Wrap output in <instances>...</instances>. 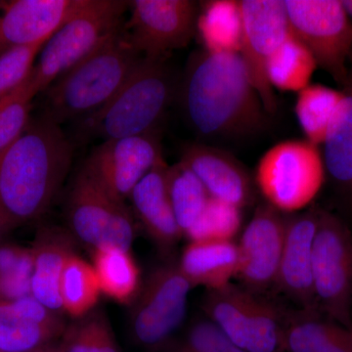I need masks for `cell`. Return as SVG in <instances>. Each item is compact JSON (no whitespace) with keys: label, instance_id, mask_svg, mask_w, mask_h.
<instances>
[{"label":"cell","instance_id":"1","mask_svg":"<svg viewBox=\"0 0 352 352\" xmlns=\"http://www.w3.org/2000/svg\"><path fill=\"white\" fill-rule=\"evenodd\" d=\"M179 90L185 118L201 138L240 140L258 135L270 124L238 53L197 50Z\"/></svg>","mask_w":352,"mask_h":352},{"label":"cell","instance_id":"2","mask_svg":"<svg viewBox=\"0 0 352 352\" xmlns=\"http://www.w3.org/2000/svg\"><path fill=\"white\" fill-rule=\"evenodd\" d=\"M74 144L62 127L41 115L0 151V212L24 226L50 210L71 168Z\"/></svg>","mask_w":352,"mask_h":352},{"label":"cell","instance_id":"3","mask_svg":"<svg viewBox=\"0 0 352 352\" xmlns=\"http://www.w3.org/2000/svg\"><path fill=\"white\" fill-rule=\"evenodd\" d=\"M142 57L124 25L43 92L41 115L60 126L89 117L119 91Z\"/></svg>","mask_w":352,"mask_h":352},{"label":"cell","instance_id":"4","mask_svg":"<svg viewBox=\"0 0 352 352\" xmlns=\"http://www.w3.org/2000/svg\"><path fill=\"white\" fill-rule=\"evenodd\" d=\"M177 91V80L168 58L142 57L113 98L78 122L80 138L106 141L160 131Z\"/></svg>","mask_w":352,"mask_h":352},{"label":"cell","instance_id":"5","mask_svg":"<svg viewBox=\"0 0 352 352\" xmlns=\"http://www.w3.org/2000/svg\"><path fill=\"white\" fill-rule=\"evenodd\" d=\"M129 2L124 0H83L82 6L50 39L41 51L25 82L34 96L43 94L60 76L94 52L124 27Z\"/></svg>","mask_w":352,"mask_h":352},{"label":"cell","instance_id":"6","mask_svg":"<svg viewBox=\"0 0 352 352\" xmlns=\"http://www.w3.org/2000/svg\"><path fill=\"white\" fill-rule=\"evenodd\" d=\"M323 155L305 139H289L270 148L256 166L254 182L265 203L283 214L311 205L326 179Z\"/></svg>","mask_w":352,"mask_h":352},{"label":"cell","instance_id":"7","mask_svg":"<svg viewBox=\"0 0 352 352\" xmlns=\"http://www.w3.org/2000/svg\"><path fill=\"white\" fill-rule=\"evenodd\" d=\"M65 214L69 233L91 252L104 245L131 251L136 236L131 210L82 168L72 183Z\"/></svg>","mask_w":352,"mask_h":352},{"label":"cell","instance_id":"8","mask_svg":"<svg viewBox=\"0 0 352 352\" xmlns=\"http://www.w3.org/2000/svg\"><path fill=\"white\" fill-rule=\"evenodd\" d=\"M312 275L318 307L352 329V235L342 219L319 208Z\"/></svg>","mask_w":352,"mask_h":352},{"label":"cell","instance_id":"9","mask_svg":"<svg viewBox=\"0 0 352 352\" xmlns=\"http://www.w3.org/2000/svg\"><path fill=\"white\" fill-rule=\"evenodd\" d=\"M292 34L317 66L344 87L352 57V25L340 0H284Z\"/></svg>","mask_w":352,"mask_h":352},{"label":"cell","instance_id":"10","mask_svg":"<svg viewBox=\"0 0 352 352\" xmlns=\"http://www.w3.org/2000/svg\"><path fill=\"white\" fill-rule=\"evenodd\" d=\"M192 288L178 264L155 268L131 303L129 328L133 340L147 349L164 346L184 321Z\"/></svg>","mask_w":352,"mask_h":352},{"label":"cell","instance_id":"11","mask_svg":"<svg viewBox=\"0 0 352 352\" xmlns=\"http://www.w3.org/2000/svg\"><path fill=\"white\" fill-rule=\"evenodd\" d=\"M205 311L229 340L245 352H281L283 330L277 310L232 284L208 291Z\"/></svg>","mask_w":352,"mask_h":352},{"label":"cell","instance_id":"12","mask_svg":"<svg viewBox=\"0 0 352 352\" xmlns=\"http://www.w3.org/2000/svg\"><path fill=\"white\" fill-rule=\"evenodd\" d=\"M242 43L240 56L252 85L258 92L268 115L278 110L275 90L266 75L271 56L289 34L284 0H240Z\"/></svg>","mask_w":352,"mask_h":352},{"label":"cell","instance_id":"13","mask_svg":"<svg viewBox=\"0 0 352 352\" xmlns=\"http://www.w3.org/2000/svg\"><path fill=\"white\" fill-rule=\"evenodd\" d=\"M131 16L126 27L129 41L141 56L168 58L186 47L197 34L200 6L192 0L129 1Z\"/></svg>","mask_w":352,"mask_h":352},{"label":"cell","instance_id":"14","mask_svg":"<svg viewBox=\"0 0 352 352\" xmlns=\"http://www.w3.org/2000/svg\"><path fill=\"white\" fill-rule=\"evenodd\" d=\"M161 131L103 141L88 155L82 170L109 194L126 201L132 190L163 159Z\"/></svg>","mask_w":352,"mask_h":352},{"label":"cell","instance_id":"15","mask_svg":"<svg viewBox=\"0 0 352 352\" xmlns=\"http://www.w3.org/2000/svg\"><path fill=\"white\" fill-rule=\"evenodd\" d=\"M286 233V214L267 204L256 208L238 243L237 276L251 289L276 284Z\"/></svg>","mask_w":352,"mask_h":352},{"label":"cell","instance_id":"16","mask_svg":"<svg viewBox=\"0 0 352 352\" xmlns=\"http://www.w3.org/2000/svg\"><path fill=\"white\" fill-rule=\"evenodd\" d=\"M318 222V208L286 214V233L276 285L303 312L317 314L312 254Z\"/></svg>","mask_w":352,"mask_h":352},{"label":"cell","instance_id":"17","mask_svg":"<svg viewBox=\"0 0 352 352\" xmlns=\"http://www.w3.org/2000/svg\"><path fill=\"white\" fill-rule=\"evenodd\" d=\"M83 0H13L0 11V56L13 48L47 43Z\"/></svg>","mask_w":352,"mask_h":352},{"label":"cell","instance_id":"18","mask_svg":"<svg viewBox=\"0 0 352 352\" xmlns=\"http://www.w3.org/2000/svg\"><path fill=\"white\" fill-rule=\"evenodd\" d=\"M180 162L195 173L210 198L241 210L254 203V179L228 152L204 143H189L183 148Z\"/></svg>","mask_w":352,"mask_h":352},{"label":"cell","instance_id":"19","mask_svg":"<svg viewBox=\"0 0 352 352\" xmlns=\"http://www.w3.org/2000/svg\"><path fill=\"white\" fill-rule=\"evenodd\" d=\"M66 327L61 314L32 295L0 300V352H31L50 346Z\"/></svg>","mask_w":352,"mask_h":352},{"label":"cell","instance_id":"20","mask_svg":"<svg viewBox=\"0 0 352 352\" xmlns=\"http://www.w3.org/2000/svg\"><path fill=\"white\" fill-rule=\"evenodd\" d=\"M168 170L163 157L146 173L129 196L139 221L163 251L175 247L183 236L171 206Z\"/></svg>","mask_w":352,"mask_h":352},{"label":"cell","instance_id":"21","mask_svg":"<svg viewBox=\"0 0 352 352\" xmlns=\"http://www.w3.org/2000/svg\"><path fill=\"white\" fill-rule=\"evenodd\" d=\"M74 239L68 229L43 226L32 245L34 271L32 296L56 314H63L60 281L65 263L74 252Z\"/></svg>","mask_w":352,"mask_h":352},{"label":"cell","instance_id":"22","mask_svg":"<svg viewBox=\"0 0 352 352\" xmlns=\"http://www.w3.org/2000/svg\"><path fill=\"white\" fill-rule=\"evenodd\" d=\"M192 287L217 289L230 284L239 266L238 245L234 241L189 242L178 263Z\"/></svg>","mask_w":352,"mask_h":352},{"label":"cell","instance_id":"23","mask_svg":"<svg viewBox=\"0 0 352 352\" xmlns=\"http://www.w3.org/2000/svg\"><path fill=\"white\" fill-rule=\"evenodd\" d=\"M333 113L323 144L324 164L333 186L352 207V78Z\"/></svg>","mask_w":352,"mask_h":352},{"label":"cell","instance_id":"24","mask_svg":"<svg viewBox=\"0 0 352 352\" xmlns=\"http://www.w3.org/2000/svg\"><path fill=\"white\" fill-rule=\"evenodd\" d=\"M282 351L286 352H352V329L317 314L303 312L285 326Z\"/></svg>","mask_w":352,"mask_h":352},{"label":"cell","instance_id":"25","mask_svg":"<svg viewBox=\"0 0 352 352\" xmlns=\"http://www.w3.org/2000/svg\"><path fill=\"white\" fill-rule=\"evenodd\" d=\"M92 263L104 295L122 305H131L135 300L142 282L131 251L104 245L92 251Z\"/></svg>","mask_w":352,"mask_h":352},{"label":"cell","instance_id":"26","mask_svg":"<svg viewBox=\"0 0 352 352\" xmlns=\"http://www.w3.org/2000/svg\"><path fill=\"white\" fill-rule=\"evenodd\" d=\"M197 34L203 50L214 53H238L242 43L240 1L212 0L200 7Z\"/></svg>","mask_w":352,"mask_h":352},{"label":"cell","instance_id":"27","mask_svg":"<svg viewBox=\"0 0 352 352\" xmlns=\"http://www.w3.org/2000/svg\"><path fill=\"white\" fill-rule=\"evenodd\" d=\"M317 68L310 51L291 32L271 56L266 75L273 89L298 94L310 85Z\"/></svg>","mask_w":352,"mask_h":352},{"label":"cell","instance_id":"28","mask_svg":"<svg viewBox=\"0 0 352 352\" xmlns=\"http://www.w3.org/2000/svg\"><path fill=\"white\" fill-rule=\"evenodd\" d=\"M344 97V91L320 83H310L298 94L295 105L296 120L305 140L322 146L333 113Z\"/></svg>","mask_w":352,"mask_h":352},{"label":"cell","instance_id":"29","mask_svg":"<svg viewBox=\"0 0 352 352\" xmlns=\"http://www.w3.org/2000/svg\"><path fill=\"white\" fill-rule=\"evenodd\" d=\"M101 289L94 266L76 254L65 263L60 296L64 312L75 319L85 316L94 309Z\"/></svg>","mask_w":352,"mask_h":352},{"label":"cell","instance_id":"30","mask_svg":"<svg viewBox=\"0 0 352 352\" xmlns=\"http://www.w3.org/2000/svg\"><path fill=\"white\" fill-rule=\"evenodd\" d=\"M168 186L176 222L184 236L203 214L210 197L195 173L180 161L168 166Z\"/></svg>","mask_w":352,"mask_h":352},{"label":"cell","instance_id":"31","mask_svg":"<svg viewBox=\"0 0 352 352\" xmlns=\"http://www.w3.org/2000/svg\"><path fill=\"white\" fill-rule=\"evenodd\" d=\"M56 347L59 352H120L107 315L95 308L67 326Z\"/></svg>","mask_w":352,"mask_h":352},{"label":"cell","instance_id":"32","mask_svg":"<svg viewBox=\"0 0 352 352\" xmlns=\"http://www.w3.org/2000/svg\"><path fill=\"white\" fill-rule=\"evenodd\" d=\"M32 248L0 241V300L14 302L32 295Z\"/></svg>","mask_w":352,"mask_h":352},{"label":"cell","instance_id":"33","mask_svg":"<svg viewBox=\"0 0 352 352\" xmlns=\"http://www.w3.org/2000/svg\"><path fill=\"white\" fill-rule=\"evenodd\" d=\"M242 210L210 198L203 214L185 234L190 242L233 241L242 227Z\"/></svg>","mask_w":352,"mask_h":352},{"label":"cell","instance_id":"34","mask_svg":"<svg viewBox=\"0 0 352 352\" xmlns=\"http://www.w3.org/2000/svg\"><path fill=\"white\" fill-rule=\"evenodd\" d=\"M34 97L25 80L0 99V151L13 143L29 126Z\"/></svg>","mask_w":352,"mask_h":352},{"label":"cell","instance_id":"35","mask_svg":"<svg viewBox=\"0 0 352 352\" xmlns=\"http://www.w3.org/2000/svg\"><path fill=\"white\" fill-rule=\"evenodd\" d=\"M45 43L13 48L0 56V99L27 80Z\"/></svg>","mask_w":352,"mask_h":352},{"label":"cell","instance_id":"36","mask_svg":"<svg viewBox=\"0 0 352 352\" xmlns=\"http://www.w3.org/2000/svg\"><path fill=\"white\" fill-rule=\"evenodd\" d=\"M233 344L224 333L210 320L196 323L175 352H217Z\"/></svg>","mask_w":352,"mask_h":352},{"label":"cell","instance_id":"37","mask_svg":"<svg viewBox=\"0 0 352 352\" xmlns=\"http://www.w3.org/2000/svg\"><path fill=\"white\" fill-rule=\"evenodd\" d=\"M15 228V224L0 212V241L3 240L7 234L10 233Z\"/></svg>","mask_w":352,"mask_h":352},{"label":"cell","instance_id":"38","mask_svg":"<svg viewBox=\"0 0 352 352\" xmlns=\"http://www.w3.org/2000/svg\"><path fill=\"white\" fill-rule=\"evenodd\" d=\"M342 6L344 7L347 18L351 21L352 25V0H340Z\"/></svg>","mask_w":352,"mask_h":352},{"label":"cell","instance_id":"39","mask_svg":"<svg viewBox=\"0 0 352 352\" xmlns=\"http://www.w3.org/2000/svg\"><path fill=\"white\" fill-rule=\"evenodd\" d=\"M217 352H245L240 349L239 347L234 346V344H230V346L224 347V349H220V351Z\"/></svg>","mask_w":352,"mask_h":352},{"label":"cell","instance_id":"40","mask_svg":"<svg viewBox=\"0 0 352 352\" xmlns=\"http://www.w3.org/2000/svg\"><path fill=\"white\" fill-rule=\"evenodd\" d=\"M31 352H59L58 351L56 346H53L52 344L50 346H44L43 349H36V351H31Z\"/></svg>","mask_w":352,"mask_h":352},{"label":"cell","instance_id":"41","mask_svg":"<svg viewBox=\"0 0 352 352\" xmlns=\"http://www.w3.org/2000/svg\"><path fill=\"white\" fill-rule=\"evenodd\" d=\"M4 3H6V1H0V11H1L2 7H3Z\"/></svg>","mask_w":352,"mask_h":352},{"label":"cell","instance_id":"42","mask_svg":"<svg viewBox=\"0 0 352 352\" xmlns=\"http://www.w3.org/2000/svg\"><path fill=\"white\" fill-rule=\"evenodd\" d=\"M349 78H352V67L349 68Z\"/></svg>","mask_w":352,"mask_h":352}]
</instances>
